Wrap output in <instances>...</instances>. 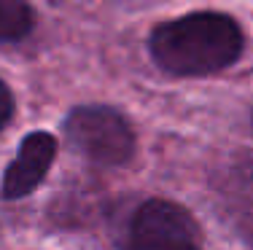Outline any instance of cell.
Segmentation results:
<instances>
[{"mask_svg":"<svg viewBox=\"0 0 253 250\" xmlns=\"http://www.w3.org/2000/svg\"><path fill=\"white\" fill-rule=\"evenodd\" d=\"M151 54L172 75H208L229 68L243 51L237 22L224 14H191L151 35Z\"/></svg>","mask_w":253,"mask_h":250,"instance_id":"obj_1","label":"cell"},{"mask_svg":"<svg viewBox=\"0 0 253 250\" xmlns=\"http://www.w3.org/2000/svg\"><path fill=\"white\" fill-rule=\"evenodd\" d=\"M65 132L81 156L102 167H119L129 162L135 153V132L129 121L113 108H76L65 121Z\"/></svg>","mask_w":253,"mask_h":250,"instance_id":"obj_2","label":"cell"},{"mask_svg":"<svg viewBox=\"0 0 253 250\" xmlns=\"http://www.w3.org/2000/svg\"><path fill=\"white\" fill-rule=\"evenodd\" d=\"M122 250H202V234L180 205L148 199L132 215Z\"/></svg>","mask_w":253,"mask_h":250,"instance_id":"obj_3","label":"cell"},{"mask_svg":"<svg viewBox=\"0 0 253 250\" xmlns=\"http://www.w3.org/2000/svg\"><path fill=\"white\" fill-rule=\"evenodd\" d=\"M57 153V140L49 132H33L22 140L19 153L5 170L3 178V196L5 199H22L33 194L46 178L49 167Z\"/></svg>","mask_w":253,"mask_h":250,"instance_id":"obj_4","label":"cell"},{"mask_svg":"<svg viewBox=\"0 0 253 250\" xmlns=\"http://www.w3.org/2000/svg\"><path fill=\"white\" fill-rule=\"evenodd\" d=\"M226 205L232 210V221L253 240V167L232 172L226 186Z\"/></svg>","mask_w":253,"mask_h":250,"instance_id":"obj_5","label":"cell"},{"mask_svg":"<svg viewBox=\"0 0 253 250\" xmlns=\"http://www.w3.org/2000/svg\"><path fill=\"white\" fill-rule=\"evenodd\" d=\"M33 27V11L25 0H0V40H19Z\"/></svg>","mask_w":253,"mask_h":250,"instance_id":"obj_6","label":"cell"},{"mask_svg":"<svg viewBox=\"0 0 253 250\" xmlns=\"http://www.w3.org/2000/svg\"><path fill=\"white\" fill-rule=\"evenodd\" d=\"M11 110H14V100H11V92L5 89V83L0 81V129L11 118Z\"/></svg>","mask_w":253,"mask_h":250,"instance_id":"obj_7","label":"cell"}]
</instances>
